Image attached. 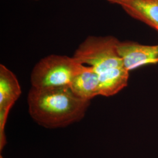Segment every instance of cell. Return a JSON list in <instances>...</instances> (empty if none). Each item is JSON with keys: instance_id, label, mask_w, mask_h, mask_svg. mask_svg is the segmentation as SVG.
Here are the masks:
<instances>
[{"instance_id": "1", "label": "cell", "mask_w": 158, "mask_h": 158, "mask_svg": "<svg viewBox=\"0 0 158 158\" xmlns=\"http://www.w3.org/2000/svg\"><path fill=\"white\" fill-rule=\"evenodd\" d=\"M29 113L46 128H63L85 117L90 101L76 96L69 87L47 89L31 87L28 95Z\"/></svg>"}, {"instance_id": "2", "label": "cell", "mask_w": 158, "mask_h": 158, "mask_svg": "<svg viewBox=\"0 0 158 158\" xmlns=\"http://www.w3.org/2000/svg\"><path fill=\"white\" fill-rule=\"evenodd\" d=\"M88 68L73 57L52 55L37 63L31 74L32 87L47 89L69 87L75 76Z\"/></svg>"}, {"instance_id": "3", "label": "cell", "mask_w": 158, "mask_h": 158, "mask_svg": "<svg viewBox=\"0 0 158 158\" xmlns=\"http://www.w3.org/2000/svg\"><path fill=\"white\" fill-rule=\"evenodd\" d=\"M118 42L113 36H90L79 46L73 57L80 63L91 67L100 76L124 67L117 50Z\"/></svg>"}, {"instance_id": "4", "label": "cell", "mask_w": 158, "mask_h": 158, "mask_svg": "<svg viewBox=\"0 0 158 158\" xmlns=\"http://www.w3.org/2000/svg\"><path fill=\"white\" fill-rule=\"evenodd\" d=\"M117 50L128 72L147 64L158 63V45L118 41Z\"/></svg>"}, {"instance_id": "5", "label": "cell", "mask_w": 158, "mask_h": 158, "mask_svg": "<svg viewBox=\"0 0 158 158\" xmlns=\"http://www.w3.org/2000/svg\"><path fill=\"white\" fill-rule=\"evenodd\" d=\"M69 87L76 96L86 101L100 95L98 74L90 66L74 77Z\"/></svg>"}, {"instance_id": "6", "label": "cell", "mask_w": 158, "mask_h": 158, "mask_svg": "<svg viewBox=\"0 0 158 158\" xmlns=\"http://www.w3.org/2000/svg\"><path fill=\"white\" fill-rule=\"evenodd\" d=\"M121 6L130 16L158 32V0H130Z\"/></svg>"}, {"instance_id": "7", "label": "cell", "mask_w": 158, "mask_h": 158, "mask_svg": "<svg viewBox=\"0 0 158 158\" xmlns=\"http://www.w3.org/2000/svg\"><path fill=\"white\" fill-rule=\"evenodd\" d=\"M16 76L3 64L0 65V109H11L21 94Z\"/></svg>"}, {"instance_id": "8", "label": "cell", "mask_w": 158, "mask_h": 158, "mask_svg": "<svg viewBox=\"0 0 158 158\" xmlns=\"http://www.w3.org/2000/svg\"><path fill=\"white\" fill-rule=\"evenodd\" d=\"M129 72L123 67L100 76V96H114L122 90L128 85Z\"/></svg>"}, {"instance_id": "9", "label": "cell", "mask_w": 158, "mask_h": 158, "mask_svg": "<svg viewBox=\"0 0 158 158\" xmlns=\"http://www.w3.org/2000/svg\"><path fill=\"white\" fill-rule=\"evenodd\" d=\"M10 110L9 108L0 109V152H2L4 148L7 143L5 134V127Z\"/></svg>"}, {"instance_id": "10", "label": "cell", "mask_w": 158, "mask_h": 158, "mask_svg": "<svg viewBox=\"0 0 158 158\" xmlns=\"http://www.w3.org/2000/svg\"><path fill=\"white\" fill-rule=\"evenodd\" d=\"M107 1L113 4H118L122 6L125 3L130 1V0H107Z\"/></svg>"}, {"instance_id": "11", "label": "cell", "mask_w": 158, "mask_h": 158, "mask_svg": "<svg viewBox=\"0 0 158 158\" xmlns=\"http://www.w3.org/2000/svg\"><path fill=\"white\" fill-rule=\"evenodd\" d=\"M0 158H3V156H2V155H0Z\"/></svg>"}]
</instances>
